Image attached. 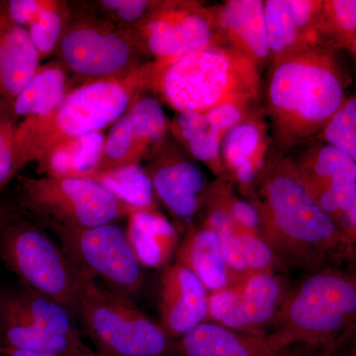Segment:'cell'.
Returning <instances> with one entry per match:
<instances>
[{
	"label": "cell",
	"mask_w": 356,
	"mask_h": 356,
	"mask_svg": "<svg viewBox=\"0 0 356 356\" xmlns=\"http://www.w3.org/2000/svg\"><path fill=\"white\" fill-rule=\"evenodd\" d=\"M282 284L273 273H255L208 295V317L234 331L264 334L259 327L273 322L283 300Z\"/></svg>",
	"instance_id": "12"
},
{
	"label": "cell",
	"mask_w": 356,
	"mask_h": 356,
	"mask_svg": "<svg viewBox=\"0 0 356 356\" xmlns=\"http://www.w3.org/2000/svg\"><path fill=\"white\" fill-rule=\"evenodd\" d=\"M0 252L23 285L51 297L76 315V267L42 229L28 224L11 226L4 231Z\"/></svg>",
	"instance_id": "9"
},
{
	"label": "cell",
	"mask_w": 356,
	"mask_h": 356,
	"mask_svg": "<svg viewBox=\"0 0 356 356\" xmlns=\"http://www.w3.org/2000/svg\"><path fill=\"white\" fill-rule=\"evenodd\" d=\"M60 53L65 67L86 81L122 76L144 64L133 36L96 23H76L65 30Z\"/></svg>",
	"instance_id": "10"
},
{
	"label": "cell",
	"mask_w": 356,
	"mask_h": 356,
	"mask_svg": "<svg viewBox=\"0 0 356 356\" xmlns=\"http://www.w3.org/2000/svg\"><path fill=\"white\" fill-rule=\"evenodd\" d=\"M0 341L6 348L38 351L58 356H70L86 346L81 339L58 336L51 332L0 320Z\"/></svg>",
	"instance_id": "27"
},
{
	"label": "cell",
	"mask_w": 356,
	"mask_h": 356,
	"mask_svg": "<svg viewBox=\"0 0 356 356\" xmlns=\"http://www.w3.org/2000/svg\"><path fill=\"white\" fill-rule=\"evenodd\" d=\"M252 193L261 236L276 259L318 268L350 257L343 229L316 202L291 159L269 158Z\"/></svg>",
	"instance_id": "1"
},
{
	"label": "cell",
	"mask_w": 356,
	"mask_h": 356,
	"mask_svg": "<svg viewBox=\"0 0 356 356\" xmlns=\"http://www.w3.org/2000/svg\"><path fill=\"white\" fill-rule=\"evenodd\" d=\"M3 211L1 210V208H0V226L2 225V222H3Z\"/></svg>",
	"instance_id": "43"
},
{
	"label": "cell",
	"mask_w": 356,
	"mask_h": 356,
	"mask_svg": "<svg viewBox=\"0 0 356 356\" xmlns=\"http://www.w3.org/2000/svg\"><path fill=\"white\" fill-rule=\"evenodd\" d=\"M266 334L271 350L283 356L302 346L331 355L356 334V270L322 267L285 295Z\"/></svg>",
	"instance_id": "4"
},
{
	"label": "cell",
	"mask_w": 356,
	"mask_h": 356,
	"mask_svg": "<svg viewBox=\"0 0 356 356\" xmlns=\"http://www.w3.org/2000/svg\"><path fill=\"white\" fill-rule=\"evenodd\" d=\"M55 234L67 257L81 273L103 281L112 291L133 296L142 287V264L127 233L114 224L74 229L46 222Z\"/></svg>",
	"instance_id": "8"
},
{
	"label": "cell",
	"mask_w": 356,
	"mask_h": 356,
	"mask_svg": "<svg viewBox=\"0 0 356 356\" xmlns=\"http://www.w3.org/2000/svg\"><path fill=\"white\" fill-rule=\"evenodd\" d=\"M126 233L143 266H163L177 248V232L154 210L132 211Z\"/></svg>",
	"instance_id": "22"
},
{
	"label": "cell",
	"mask_w": 356,
	"mask_h": 356,
	"mask_svg": "<svg viewBox=\"0 0 356 356\" xmlns=\"http://www.w3.org/2000/svg\"><path fill=\"white\" fill-rule=\"evenodd\" d=\"M115 19L126 24H140L153 10L156 1L149 0H103L99 2Z\"/></svg>",
	"instance_id": "37"
},
{
	"label": "cell",
	"mask_w": 356,
	"mask_h": 356,
	"mask_svg": "<svg viewBox=\"0 0 356 356\" xmlns=\"http://www.w3.org/2000/svg\"><path fill=\"white\" fill-rule=\"evenodd\" d=\"M15 123L8 116H0V185L18 172L15 151Z\"/></svg>",
	"instance_id": "36"
},
{
	"label": "cell",
	"mask_w": 356,
	"mask_h": 356,
	"mask_svg": "<svg viewBox=\"0 0 356 356\" xmlns=\"http://www.w3.org/2000/svg\"><path fill=\"white\" fill-rule=\"evenodd\" d=\"M67 92L64 65L60 63L44 65L14 100V114L23 119L44 116L57 108Z\"/></svg>",
	"instance_id": "26"
},
{
	"label": "cell",
	"mask_w": 356,
	"mask_h": 356,
	"mask_svg": "<svg viewBox=\"0 0 356 356\" xmlns=\"http://www.w3.org/2000/svg\"><path fill=\"white\" fill-rule=\"evenodd\" d=\"M159 60L152 91L177 113H200L229 103L250 106L261 92L259 67L222 42Z\"/></svg>",
	"instance_id": "5"
},
{
	"label": "cell",
	"mask_w": 356,
	"mask_h": 356,
	"mask_svg": "<svg viewBox=\"0 0 356 356\" xmlns=\"http://www.w3.org/2000/svg\"><path fill=\"white\" fill-rule=\"evenodd\" d=\"M325 46L353 53L356 40V0H325L318 27Z\"/></svg>",
	"instance_id": "29"
},
{
	"label": "cell",
	"mask_w": 356,
	"mask_h": 356,
	"mask_svg": "<svg viewBox=\"0 0 356 356\" xmlns=\"http://www.w3.org/2000/svg\"><path fill=\"white\" fill-rule=\"evenodd\" d=\"M77 269V268H76ZM77 314L89 336L109 356H166L170 339L129 297L105 289L77 269Z\"/></svg>",
	"instance_id": "6"
},
{
	"label": "cell",
	"mask_w": 356,
	"mask_h": 356,
	"mask_svg": "<svg viewBox=\"0 0 356 356\" xmlns=\"http://www.w3.org/2000/svg\"><path fill=\"white\" fill-rule=\"evenodd\" d=\"M273 145L262 115L248 113L222 139L221 159L225 172L235 178L241 191L250 195L268 163Z\"/></svg>",
	"instance_id": "15"
},
{
	"label": "cell",
	"mask_w": 356,
	"mask_h": 356,
	"mask_svg": "<svg viewBox=\"0 0 356 356\" xmlns=\"http://www.w3.org/2000/svg\"><path fill=\"white\" fill-rule=\"evenodd\" d=\"M351 54H353V57H355V64H356V40H355V47H353V53H351Z\"/></svg>",
	"instance_id": "44"
},
{
	"label": "cell",
	"mask_w": 356,
	"mask_h": 356,
	"mask_svg": "<svg viewBox=\"0 0 356 356\" xmlns=\"http://www.w3.org/2000/svg\"><path fill=\"white\" fill-rule=\"evenodd\" d=\"M238 231L250 273H273L277 259L261 234L238 229Z\"/></svg>",
	"instance_id": "34"
},
{
	"label": "cell",
	"mask_w": 356,
	"mask_h": 356,
	"mask_svg": "<svg viewBox=\"0 0 356 356\" xmlns=\"http://www.w3.org/2000/svg\"><path fill=\"white\" fill-rule=\"evenodd\" d=\"M181 356H277L271 350L266 334H247L205 321L180 337Z\"/></svg>",
	"instance_id": "20"
},
{
	"label": "cell",
	"mask_w": 356,
	"mask_h": 356,
	"mask_svg": "<svg viewBox=\"0 0 356 356\" xmlns=\"http://www.w3.org/2000/svg\"><path fill=\"white\" fill-rule=\"evenodd\" d=\"M291 159L311 192L341 180L356 182L355 161L327 143L311 145Z\"/></svg>",
	"instance_id": "24"
},
{
	"label": "cell",
	"mask_w": 356,
	"mask_h": 356,
	"mask_svg": "<svg viewBox=\"0 0 356 356\" xmlns=\"http://www.w3.org/2000/svg\"><path fill=\"white\" fill-rule=\"evenodd\" d=\"M0 320L81 339L74 314L69 308L25 285L0 290Z\"/></svg>",
	"instance_id": "17"
},
{
	"label": "cell",
	"mask_w": 356,
	"mask_h": 356,
	"mask_svg": "<svg viewBox=\"0 0 356 356\" xmlns=\"http://www.w3.org/2000/svg\"><path fill=\"white\" fill-rule=\"evenodd\" d=\"M104 184L121 200L138 210H154L153 184L140 165L97 173L91 177Z\"/></svg>",
	"instance_id": "30"
},
{
	"label": "cell",
	"mask_w": 356,
	"mask_h": 356,
	"mask_svg": "<svg viewBox=\"0 0 356 356\" xmlns=\"http://www.w3.org/2000/svg\"><path fill=\"white\" fill-rule=\"evenodd\" d=\"M106 138L95 132L65 140L40 163L48 177H90L104 149Z\"/></svg>",
	"instance_id": "25"
},
{
	"label": "cell",
	"mask_w": 356,
	"mask_h": 356,
	"mask_svg": "<svg viewBox=\"0 0 356 356\" xmlns=\"http://www.w3.org/2000/svg\"><path fill=\"white\" fill-rule=\"evenodd\" d=\"M318 138L341 149L356 163V95L346 99Z\"/></svg>",
	"instance_id": "31"
},
{
	"label": "cell",
	"mask_w": 356,
	"mask_h": 356,
	"mask_svg": "<svg viewBox=\"0 0 356 356\" xmlns=\"http://www.w3.org/2000/svg\"><path fill=\"white\" fill-rule=\"evenodd\" d=\"M346 86L337 51L323 43L271 63L266 112L280 154L320 135L346 102Z\"/></svg>",
	"instance_id": "2"
},
{
	"label": "cell",
	"mask_w": 356,
	"mask_h": 356,
	"mask_svg": "<svg viewBox=\"0 0 356 356\" xmlns=\"http://www.w3.org/2000/svg\"><path fill=\"white\" fill-rule=\"evenodd\" d=\"M293 20L308 44L322 43L318 27L322 13L323 0H288Z\"/></svg>",
	"instance_id": "33"
},
{
	"label": "cell",
	"mask_w": 356,
	"mask_h": 356,
	"mask_svg": "<svg viewBox=\"0 0 356 356\" xmlns=\"http://www.w3.org/2000/svg\"><path fill=\"white\" fill-rule=\"evenodd\" d=\"M40 55L26 28L0 14V95L13 104L40 67Z\"/></svg>",
	"instance_id": "19"
},
{
	"label": "cell",
	"mask_w": 356,
	"mask_h": 356,
	"mask_svg": "<svg viewBox=\"0 0 356 356\" xmlns=\"http://www.w3.org/2000/svg\"><path fill=\"white\" fill-rule=\"evenodd\" d=\"M70 356H109L104 355V353H95L92 351L89 350L88 348H83V350L77 351L76 353Z\"/></svg>",
	"instance_id": "40"
},
{
	"label": "cell",
	"mask_w": 356,
	"mask_h": 356,
	"mask_svg": "<svg viewBox=\"0 0 356 356\" xmlns=\"http://www.w3.org/2000/svg\"><path fill=\"white\" fill-rule=\"evenodd\" d=\"M140 38L154 60H170L222 42L214 11L199 2L156 1L138 24Z\"/></svg>",
	"instance_id": "11"
},
{
	"label": "cell",
	"mask_w": 356,
	"mask_h": 356,
	"mask_svg": "<svg viewBox=\"0 0 356 356\" xmlns=\"http://www.w3.org/2000/svg\"><path fill=\"white\" fill-rule=\"evenodd\" d=\"M22 194L26 207L46 222L74 229L112 224L138 210L102 182L88 177H26Z\"/></svg>",
	"instance_id": "7"
},
{
	"label": "cell",
	"mask_w": 356,
	"mask_h": 356,
	"mask_svg": "<svg viewBox=\"0 0 356 356\" xmlns=\"http://www.w3.org/2000/svg\"><path fill=\"white\" fill-rule=\"evenodd\" d=\"M147 173L154 194L175 217L189 219L197 213L206 193L205 179L197 165L172 156Z\"/></svg>",
	"instance_id": "18"
},
{
	"label": "cell",
	"mask_w": 356,
	"mask_h": 356,
	"mask_svg": "<svg viewBox=\"0 0 356 356\" xmlns=\"http://www.w3.org/2000/svg\"><path fill=\"white\" fill-rule=\"evenodd\" d=\"M264 22L270 63L311 46L297 29L288 0L264 1Z\"/></svg>",
	"instance_id": "28"
},
{
	"label": "cell",
	"mask_w": 356,
	"mask_h": 356,
	"mask_svg": "<svg viewBox=\"0 0 356 356\" xmlns=\"http://www.w3.org/2000/svg\"><path fill=\"white\" fill-rule=\"evenodd\" d=\"M168 127L170 124L161 103L152 96H142L112 126L105 140L102 159L91 177L140 165L143 159L163 146Z\"/></svg>",
	"instance_id": "13"
},
{
	"label": "cell",
	"mask_w": 356,
	"mask_h": 356,
	"mask_svg": "<svg viewBox=\"0 0 356 356\" xmlns=\"http://www.w3.org/2000/svg\"><path fill=\"white\" fill-rule=\"evenodd\" d=\"M173 131L194 158L202 161L215 175L225 172L221 159L222 139L226 130L210 111L178 113Z\"/></svg>",
	"instance_id": "23"
},
{
	"label": "cell",
	"mask_w": 356,
	"mask_h": 356,
	"mask_svg": "<svg viewBox=\"0 0 356 356\" xmlns=\"http://www.w3.org/2000/svg\"><path fill=\"white\" fill-rule=\"evenodd\" d=\"M343 232L351 252L353 245L356 243V194L355 202H353V207H351L350 213L346 217V222H344Z\"/></svg>",
	"instance_id": "39"
},
{
	"label": "cell",
	"mask_w": 356,
	"mask_h": 356,
	"mask_svg": "<svg viewBox=\"0 0 356 356\" xmlns=\"http://www.w3.org/2000/svg\"><path fill=\"white\" fill-rule=\"evenodd\" d=\"M46 0H11L6 4V15L14 24L27 28L36 18Z\"/></svg>",
	"instance_id": "38"
},
{
	"label": "cell",
	"mask_w": 356,
	"mask_h": 356,
	"mask_svg": "<svg viewBox=\"0 0 356 356\" xmlns=\"http://www.w3.org/2000/svg\"><path fill=\"white\" fill-rule=\"evenodd\" d=\"M221 191L222 200L228 209L232 219L238 229L261 233L259 216L254 204L236 197L231 191V187L226 184L218 182Z\"/></svg>",
	"instance_id": "35"
},
{
	"label": "cell",
	"mask_w": 356,
	"mask_h": 356,
	"mask_svg": "<svg viewBox=\"0 0 356 356\" xmlns=\"http://www.w3.org/2000/svg\"><path fill=\"white\" fill-rule=\"evenodd\" d=\"M350 259L355 262V270H356V243L355 245H353V250H351L350 254Z\"/></svg>",
	"instance_id": "42"
},
{
	"label": "cell",
	"mask_w": 356,
	"mask_h": 356,
	"mask_svg": "<svg viewBox=\"0 0 356 356\" xmlns=\"http://www.w3.org/2000/svg\"><path fill=\"white\" fill-rule=\"evenodd\" d=\"M64 17L60 4L55 1H44V6L31 24L28 26V34L38 51L40 58L49 55L62 39Z\"/></svg>",
	"instance_id": "32"
},
{
	"label": "cell",
	"mask_w": 356,
	"mask_h": 356,
	"mask_svg": "<svg viewBox=\"0 0 356 356\" xmlns=\"http://www.w3.org/2000/svg\"><path fill=\"white\" fill-rule=\"evenodd\" d=\"M218 35L261 70L270 62L262 0H228L213 8Z\"/></svg>",
	"instance_id": "16"
},
{
	"label": "cell",
	"mask_w": 356,
	"mask_h": 356,
	"mask_svg": "<svg viewBox=\"0 0 356 356\" xmlns=\"http://www.w3.org/2000/svg\"><path fill=\"white\" fill-rule=\"evenodd\" d=\"M178 264L188 268L211 292L229 284L222 243L216 232L206 226L189 229L177 248Z\"/></svg>",
	"instance_id": "21"
},
{
	"label": "cell",
	"mask_w": 356,
	"mask_h": 356,
	"mask_svg": "<svg viewBox=\"0 0 356 356\" xmlns=\"http://www.w3.org/2000/svg\"><path fill=\"white\" fill-rule=\"evenodd\" d=\"M161 60H154L122 76L86 81L69 91L51 113L23 119L16 126L18 170L28 163H41L51 149L65 140L102 132L152 91Z\"/></svg>",
	"instance_id": "3"
},
{
	"label": "cell",
	"mask_w": 356,
	"mask_h": 356,
	"mask_svg": "<svg viewBox=\"0 0 356 356\" xmlns=\"http://www.w3.org/2000/svg\"><path fill=\"white\" fill-rule=\"evenodd\" d=\"M159 313V325L170 339L185 336L208 318L207 289L178 262L165 267L161 275Z\"/></svg>",
	"instance_id": "14"
},
{
	"label": "cell",
	"mask_w": 356,
	"mask_h": 356,
	"mask_svg": "<svg viewBox=\"0 0 356 356\" xmlns=\"http://www.w3.org/2000/svg\"><path fill=\"white\" fill-rule=\"evenodd\" d=\"M341 356H356V343Z\"/></svg>",
	"instance_id": "41"
}]
</instances>
